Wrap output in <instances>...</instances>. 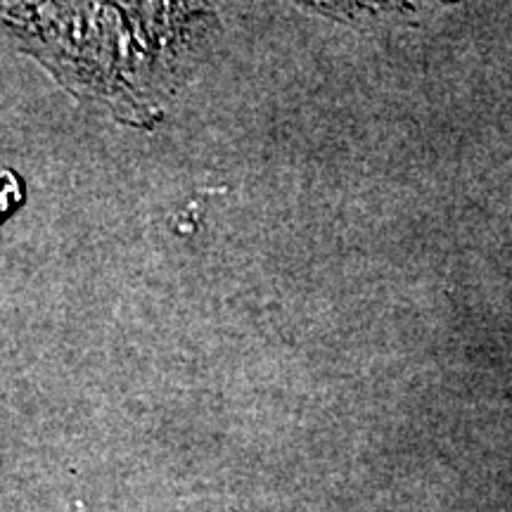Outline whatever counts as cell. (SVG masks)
Returning <instances> with one entry per match:
<instances>
[{
  "label": "cell",
  "instance_id": "1",
  "mask_svg": "<svg viewBox=\"0 0 512 512\" xmlns=\"http://www.w3.org/2000/svg\"><path fill=\"white\" fill-rule=\"evenodd\" d=\"M24 200V185L15 171L0 169V221H5Z\"/></svg>",
  "mask_w": 512,
  "mask_h": 512
}]
</instances>
